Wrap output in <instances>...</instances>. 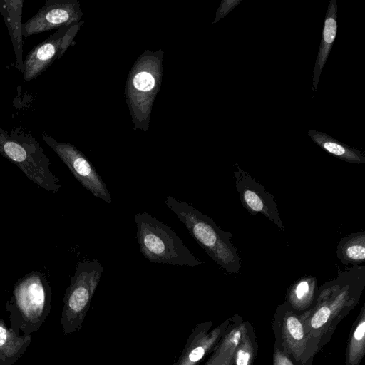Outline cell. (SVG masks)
Instances as JSON below:
<instances>
[{
	"instance_id": "obj_1",
	"label": "cell",
	"mask_w": 365,
	"mask_h": 365,
	"mask_svg": "<svg viewBox=\"0 0 365 365\" xmlns=\"http://www.w3.org/2000/svg\"><path fill=\"white\" fill-rule=\"evenodd\" d=\"M165 204L212 260L229 274L240 272L241 259L231 242L230 232L222 230L212 218L187 202L168 196Z\"/></svg>"
},
{
	"instance_id": "obj_2",
	"label": "cell",
	"mask_w": 365,
	"mask_h": 365,
	"mask_svg": "<svg viewBox=\"0 0 365 365\" xmlns=\"http://www.w3.org/2000/svg\"><path fill=\"white\" fill-rule=\"evenodd\" d=\"M164 51L145 50L132 66L126 81V103L133 130L146 132L154 101L163 81Z\"/></svg>"
},
{
	"instance_id": "obj_3",
	"label": "cell",
	"mask_w": 365,
	"mask_h": 365,
	"mask_svg": "<svg viewBox=\"0 0 365 365\" xmlns=\"http://www.w3.org/2000/svg\"><path fill=\"white\" fill-rule=\"evenodd\" d=\"M51 287L42 272L33 271L19 279L6 306L10 328L23 335L37 331L51 312Z\"/></svg>"
},
{
	"instance_id": "obj_4",
	"label": "cell",
	"mask_w": 365,
	"mask_h": 365,
	"mask_svg": "<svg viewBox=\"0 0 365 365\" xmlns=\"http://www.w3.org/2000/svg\"><path fill=\"white\" fill-rule=\"evenodd\" d=\"M134 221L140 251L150 262L189 267L202 264L170 226L145 212H138Z\"/></svg>"
},
{
	"instance_id": "obj_5",
	"label": "cell",
	"mask_w": 365,
	"mask_h": 365,
	"mask_svg": "<svg viewBox=\"0 0 365 365\" xmlns=\"http://www.w3.org/2000/svg\"><path fill=\"white\" fill-rule=\"evenodd\" d=\"M0 154L38 187L52 192L61 188L50 169L49 158L31 133L14 128L9 134L0 127Z\"/></svg>"
},
{
	"instance_id": "obj_6",
	"label": "cell",
	"mask_w": 365,
	"mask_h": 365,
	"mask_svg": "<svg viewBox=\"0 0 365 365\" xmlns=\"http://www.w3.org/2000/svg\"><path fill=\"white\" fill-rule=\"evenodd\" d=\"M103 271V266L96 259L77 264L63 299L61 324L65 335L81 329Z\"/></svg>"
},
{
	"instance_id": "obj_7",
	"label": "cell",
	"mask_w": 365,
	"mask_h": 365,
	"mask_svg": "<svg viewBox=\"0 0 365 365\" xmlns=\"http://www.w3.org/2000/svg\"><path fill=\"white\" fill-rule=\"evenodd\" d=\"M272 328L274 346L284 352L294 365H313L320 349L306 330L300 312L284 302L276 309Z\"/></svg>"
},
{
	"instance_id": "obj_8",
	"label": "cell",
	"mask_w": 365,
	"mask_h": 365,
	"mask_svg": "<svg viewBox=\"0 0 365 365\" xmlns=\"http://www.w3.org/2000/svg\"><path fill=\"white\" fill-rule=\"evenodd\" d=\"M41 137L86 190L107 203L112 202L111 196L101 177L81 151L71 143L56 140L46 132L41 134Z\"/></svg>"
},
{
	"instance_id": "obj_9",
	"label": "cell",
	"mask_w": 365,
	"mask_h": 365,
	"mask_svg": "<svg viewBox=\"0 0 365 365\" xmlns=\"http://www.w3.org/2000/svg\"><path fill=\"white\" fill-rule=\"evenodd\" d=\"M83 21L58 28L46 40L36 45L24 60L21 71L24 81L39 76L56 59L63 56L72 44Z\"/></svg>"
},
{
	"instance_id": "obj_10",
	"label": "cell",
	"mask_w": 365,
	"mask_h": 365,
	"mask_svg": "<svg viewBox=\"0 0 365 365\" xmlns=\"http://www.w3.org/2000/svg\"><path fill=\"white\" fill-rule=\"evenodd\" d=\"M235 187L244 208L252 215L262 214L281 230H284V225L274 197L237 164L235 163Z\"/></svg>"
},
{
	"instance_id": "obj_11",
	"label": "cell",
	"mask_w": 365,
	"mask_h": 365,
	"mask_svg": "<svg viewBox=\"0 0 365 365\" xmlns=\"http://www.w3.org/2000/svg\"><path fill=\"white\" fill-rule=\"evenodd\" d=\"M83 11L78 0H47L38 12L22 25L23 36L81 21Z\"/></svg>"
},
{
	"instance_id": "obj_12",
	"label": "cell",
	"mask_w": 365,
	"mask_h": 365,
	"mask_svg": "<svg viewBox=\"0 0 365 365\" xmlns=\"http://www.w3.org/2000/svg\"><path fill=\"white\" fill-rule=\"evenodd\" d=\"M233 317L224 321L211 330L212 321L196 325L186 340L179 357L173 365H200L211 354L232 325Z\"/></svg>"
},
{
	"instance_id": "obj_13",
	"label": "cell",
	"mask_w": 365,
	"mask_h": 365,
	"mask_svg": "<svg viewBox=\"0 0 365 365\" xmlns=\"http://www.w3.org/2000/svg\"><path fill=\"white\" fill-rule=\"evenodd\" d=\"M24 0H0V14L7 26L16 56V68L23 70L22 13Z\"/></svg>"
},
{
	"instance_id": "obj_14",
	"label": "cell",
	"mask_w": 365,
	"mask_h": 365,
	"mask_svg": "<svg viewBox=\"0 0 365 365\" xmlns=\"http://www.w3.org/2000/svg\"><path fill=\"white\" fill-rule=\"evenodd\" d=\"M337 3L336 0H330L322 33L321 43L316 60L312 91L315 92L322 71L333 46L337 32Z\"/></svg>"
},
{
	"instance_id": "obj_15",
	"label": "cell",
	"mask_w": 365,
	"mask_h": 365,
	"mask_svg": "<svg viewBox=\"0 0 365 365\" xmlns=\"http://www.w3.org/2000/svg\"><path fill=\"white\" fill-rule=\"evenodd\" d=\"M31 335H19L0 318V365H13L25 353Z\"/></svg>"
},
{
	"instance_id": "obj_16",
	"label": "cell",
	"mask_w": 365,
	"mask_h": 365,
	"mask_svg": "<svg viewBox=\"0 0 365 365\" xmlns=\"http://www.w3.org/2000/svg\"><path fill=\"white\" fill-rule=\"evenodd\" d=\"M308 135L317 145L339 159L357 164L365 163V158L360 150L340 143L323 132L309 130Z\"/></svg>"
},
{
	"instance_id": "obj_17",
	"label": "cell",
	"mask_w": 365,
	"mask_h": 365,
	"mask_svg": "<svg viewBox=\"0 0 365 365\" xmlns=\"http://www.w3.org/2000/svg\"><path fill=\"white\" fill-rule=\"evenodd\" d=\"M317 280L314 276H303L289 287L286 302L296 312H302L312 304L316 294Z\"/></svg>"
},
{
	"instance_id": "obj_18",
	"label": "cell",
	"mask_w": 365,
	"mask_h": 365,
	"mask_svg": "<svg viewBox=\"0 0 365 365\" xmlns=\"http://www.w3.org/2000/svg\"><path fill=\"white\" fill-rule=\"evenodd\" d=\"M336 257L346 265H361L365 262V232L359 231L343 237L336 246Z\"/></svg>"
},
{
	"instance_id": "obj_19",
	"label": "cell",
	"mask_w": 365,
	"mask_h": 365,
	"mask_svg": "<svg viewBox=\"0 0 365 365\" xmlns=\"http://www.w3.org/2000/svg\"><path fill=\"white\" fill-rule=\"evenodd\" d=\"M365 354V304L353 326L346 354V365H359Z\"/></svg>"
},
{
	"instance_id": "obj_20",
	"label": "cell",
	"mask_w": 365,
	"mask_h": 365,
	"mask_svg": "<svg viewBox=\"0 0 365 365\" xmlns=\"http://www.w3.org/2000/svg\"><path fill=\"white\" fill-rule=\"evenodd\" d=\"M256 334L252 324L244 322L240 339L236 347L234 365H253L257 354Z\"/></svg>"
},
{
	"instance_id": "obj_21",
	"label": "cell",
	"mask_w": 365,
	"mask_h": 365,
	"mask_svg": "<svg viewBox=\"0 0 365 365\" xmlns=\"http://www.w3.org/2000/svg\"><path fill=\"white\" fill-rule=\"evenodd\" d=\"M240 337L238 330L225 334L204 365H234L235 352Z\"/></svg>"
},
{
	"instance_id": "obj_22",
	"label": "cell",
	"mask_w": 365,
	"mask_h": 365,
	"mask_svg": "<svg viewBox=\"0 0 365 365\" xmlns=\"http://www.w3.org/2000/svg\"><path fill=\"white\" fill-rule=\"evenodd\" d=\"M242 0H222L219 6L213 24L217 23L220 19L224 18Z\"/></svg>"
},
{
	"instance_id": "obj_23",
	"label": "cell",
	"mask_w": 365,
	"mask_h": 365,
	"mask_svg": "<svg viewBox=\"0 0 365 365\" xmlns=\"http://www.w3.org/2000/svg\"><path fill=\"white\" fill-rule=\"evenodd\" d=\"M273 365H294L289 356L277 347L274 346Z\"/></svg>"
}]
</instances>
